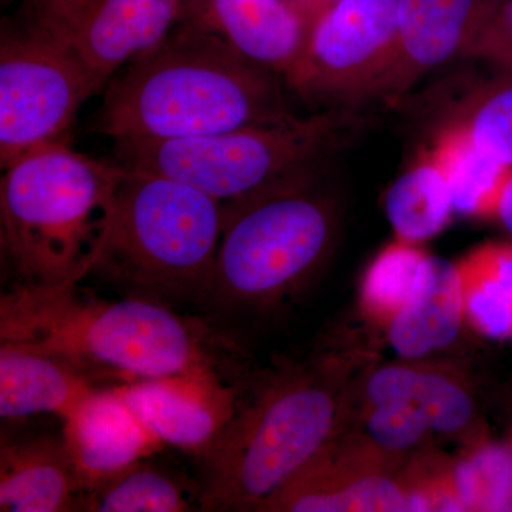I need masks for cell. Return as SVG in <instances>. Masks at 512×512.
<instances>
[{
	"mask_svg": "<svg viewBox=\"0 0 512 512\" xmlns=\"http://www.w3.org/2000/svg\"><path fill=\"white\" fill-rule=\"evenodd\" d=\"M281 77L252 63L200 19L174 26L114 74L94 116L110 137L173 140L292 119Z\"/></svg>",
	"mask_w": 512,
	"mask_h": 512,
	"instance_id": "6da1fadb",
	"label": "cell"
},
{
	"mask_svg": "<svg viewBox=\"0 0 512 512\" xmlns=\"http://www.w3.org/2000/svg\"><path fill=\"white\" fill-rule=\"evenodd\" d=\"M0 342L62 359L93 382L228 376V348L204 323L143 298L86 295L77 284L3 292Z\"/></svg>",
	"mask_w": 512,
	"mask_h": 512,
	"instance_id": "7a4b0ae2",
	"label": "cell"
},
{
	"mask_svg": "<svg viewBox=\"0 0 512 512\" xmlns=\"http://www.w3.org/2000/svg\"><path fill=\"white\" fill-rule=\"evenodd\" d=\"M348 363L282 367L249 394L201 454V511L262 512L346 430Z\"/></svg>",
	"mask_w": 512,
	"mask_h": 512,
	"instance_id": "3957f363",
	"label": "cell"
},
{
	"mask_svg": "<svg viewBox=\"0 0 512 512\" xmlns=\"http://www.w3.org/2000/svg\"><path fill=\"white\" fill-rule=\"evenodd\" d=\"M2 171L0 249L15 284H79L106 237L123 168L50 141Z\"/></svg>",
	"mask_w": 512,
	"mask_h": 512,
	"instance_id": "277c9868",
	"label": "cell"
},
{
	"mask_svg": "<svg viewBox=\"0 0 512 512\" xmlns=\"http://www.w3.org/2000/svg\"><path fill=\"white\" fill-rule=\"evenodd\" d=\"M121 168L109 228L90 274L158 298L205 299L224 207L181 181Z\"/></svg>",
	"mask_w": 512,
	"mask_h": 512,
	"instance_id": "5b68a950",
	"label": "cell"
},
{
	"mask_svg": "<svg viewBox=\"0 0 512 512\" xmlns=\"http://www.w3.org/2000/svg\"><path fill=\"white\" fill-rule=\"evenodd\" d=\"M343 114L323 110L281 123L211 136L113 140L114 163L164 175L234 207L286 185L312 180L313 167L345 126Z\"/></svg>",
	"mask_w": 512,
	"mask_h": 512,
	"instance_id": "8992f818",
	"label": "cell"
},
{
	"mask_svg": "<svg viewBox=\"0 0 512 512\" xmlns=\"http://www.w3.org/2000/svg\"><path fill=\"white\" fill-rule=\"evenodd\" d=\"M224 229L205 299L262 311L298 295L332 249L336 212L312 180L224 208Z\"/></svg>",
	"mask_w": 512,
	"mask_h": 512,
	"instance_id": "52a82bcc",
	"label": "cell"
},
{
	"mask_svg": "<svg viewBox=\"0 0 512 512\" xmlns=\"http://www.w3.org/2000/svg\"><path fill=\"white\" fill-rule=\"evenodd\" d=\"M107 82L62 42L16 13L0 28V165L63 141L80 107Z\"/></svg>",
	"mask_w": 512,
	"mask_h": 512,
	"instance_id": "ba28073f",
	"label": "cell"
},
{
	"mask_svg": "<svg viewBox=\"0 0 512 512\" xmlns=\"http://www.w3.org/2000/svg\"><path fill=\"white\" fill-rule=\"evenodd\" d=\"M399 0H335L316 16L285 82L318 103L372 97L392 62Z\"/></svg>",
	"mask_w": 512,
	"mask_h": 512,
	"instance_id": "9c48e42d",
	"label": "cell"
},
{
	"mask_svg": "<svg viewBox=\"0 0 512 512\" xmlns=\"http://www.w3.org/2000/svg\"><path fill=\"white\" fill-rule=\"evenodd\" d=\"M18 15L109 83L177 25L183 8L168 0H22Z\"/></svg>",
	"mask_w": 512,
	"mask_h": 512,
	"instance_id": "30bf717a",
	"label": "cell"
},
{
	"mask_svg": "<svg viewBox=\"0 0 512 512\" xmlns=\"http://www.w3.org/2000/svg\"><path fill=\"white\" fill-rule=\"evenodd\" d=\"M412 511L406 467L346 430L262 512Z\"/></svg>",
	"mask_w": 512,
	"mask_h": 512,
	"instance_id": "8fae6325",
	"label": "cell"
},
{
	"mask_svg": "<svg viewBox=\"0 0 512 512\" xmlns=\"http://www.w3.org/2000/svg\"><path fill=\"white\" fill-rule=\"evenodd\" d=\"M225 376L156 377L117 384L141 423L160 443L200 457L217 439L241 399Z\"/></svg>",
	"mask_w": 512,
	"mask_h": 512,
	"instance_id": "7c38bea8",
	"label": "cell"
},
{
	"mask_svg": "<svg viewBox=\"0 0 512 512\" xmlns=\"http://www.w3.org/2000/svg\"><path fill=\"white\" fill-rule=\"evenodd\" d=\"M500 2L399 0L392 62L373 96L394 99L454 57H464Z\"/></svg>",
	"mask_w": 512,
	"mask_h": 512,
	"instance_id": "4fadbf2b",
	"label": "cell"
},
{
	"mask_svg": "<svg viewBox=\"0 0 512 512\" xmlns=\"http://www.w3.org/2000/svg\"><path fill=\"white\" fill-rule=\"evenodd\" d=\"M62 436L86 487L153 457L163 446L128 406L119 386L90 393L63 420Z\"/></svg>",
	"mask_w": 512,
	"mask_h": 512,
	"instance_id": "5bb4252c",
	"label": "cell"
},
{
	"mask_svg": "<svg viewBox=\"0 0 512 512\" xmlns=\"http://www.w3.org/2000/svg\"><path fill=\"white\" fill-rule=\"evenodd\" d=\"M84 490L63 436L2 437L0 511H82Z\"/></svg>",
	"mask_w": 512,
	"mask_h": 512,
	"instance_id": "9a60e30c",
	"label": "cell"
},
{
	"mask_svg": "<svg viewBox=\"0 0 512 512\" xmlns=\"http://www.w3.org/2000/svg\"><path fill=\"white\" fill-rule=\"evenodd\" d=\"M205 25L252 63L286 79L298 63L312 20L285 0H210Z\"/></svg>",
	"mask_w": 512,
	"mask_h": 512,
	"instance_id": "2e32d148",
	"label": "cell"
},
{
	"mask_svg": "<svg viewBox=\"0 0 512 512\" xmlns=\"http://www.w3.org/2000/svg\"><path fill=\"white\" fill-rule=\"evenodd\" d=\"M363 403H406L429 424L434 436L466 439L478 436L473 394L456 377L429 366L387 365L373 370L363 383Z\"/></svg>",
	"mask_w": 512,
	"mask_h": 512,
	"instance_id": "e0dca14e",
	"label": "cell"
},
{
	"mask_svg": "<svg viewBox=\"0 0 512 512\" xmlns=\"http://www.w3.org/2000/svg\"><path fill=\"white\" fill-rule=\"evenodd\" d=\"M97 387L62 359L0 342V416L20 420L53 414L62 421Z\"/></svg>",
	"mask_w": 512,
	"mask_h": 512,
	"instance_id": "ac0fdd59",
	"label": "cell"
},
{
	"mask_svg": "<svg viewBox=\"0 0 512 512\" xmlns=\"http://www.w3.org/2000/svg\"><path fill=\"white\" fill-rule=\"evenodd\" d=\"M464 323L463 286L457 264L433 256L426 281L384 332L397 355L421 359L451 345Z\"/></svg>",
	"mask_w": 512,
	"mask_h": 512,
	"instance_id": "d6986e66",
	"label": "cell"
},
{
	"mask_svg": "<svg viewBox=\"0 0 512 512\" xmlns=\"http://www.w3.org/2000/svg\"><path fill=\"white\" fill-rule=\"evenodd\" d=\"M138 460L123 470L87 485L82 511L183 512L200 508L201 488L150 461Z\"/></svg>",
	"mask_w": 512,
	"mask_h": 512,
	"instance_id": "ffe728a7",
	"label": "cell"
},
{
	"mask_svg": "<svg viewBox=\"0 0 512 512\" xmlns=\"http://www.w3.org/2000/svg\"><path fill=\"white\" fill-rule=\"evenodd\" d=\"M464 319L485 338L512 340V242H490L456 262Z\"/></svg>",
	"mask_w": 512,
	"mask_h": 512,
	"instance_id": "44dd1931",
	"label": "cell"
},
{
	"mask_svg": "<svg viewBox=\"0 0 512 512\" xmlns=\"http://www.w3.org/2000/svg\"><path fill=\"white\" fill-rule=\"evenodd\" d=\"M396 239L421 244L446 228L454 214L450 187L431 150L397 178L384 198Z\"/></svg>",
	"mask_w": 512,
	"mask_h": 512,
	"instance_id": "7402d4cb",
	"label": "cell"
},
{
	"mask_svg": "<svg viewBox=\"0 0 512 512\" xmlns=\"http://www.w3.org/2000/svg\"><path fill=\"white\" fill-rule=\"evenodd\" d=\"M446 175L454 212L491 218L512 168L481 153L460 127L448 124L430 148Z\"/></svg>",
	"mask_w": 512,
	"mask_h": 512,
	"instance_id": "603a6c76",
	"label": "cell"
},
{
	"mask_svg": "<svg viewBox=\"0 0 512 512\" xmlns=\"http://www.w3.org/2000/svg\"><path fill=\"white\" fill-rule=\"evenodd\" d=\"M431 262L419 245L400 239L373 259L360 285V308L373 325L387 329L426 281Z\"/></svg>",
	"mask_w": 512,
	"mask_h": 512,
	"instance_id": "cb8c5ba5",
	"label": "cell"
},
{
	"mask_svg": "<svg viewBox=\"0 0 512 512\" xmlns=\"http://www.w3.org/2000/svg\"><path fill=\"white\" fill-rule=\"evenodd\" d=\"M448 477L461 511H512V436L468 444Z\"/></svg>",
	"mask_w": 512,
	"mask_h": 512,
	"instance_id": "d4e9b609",
	"label": "cell"
},
{
	"mask_svg": "<svg viewBox=\"0 0 512 512\" xmlns=\"http://www.w3.org/2000/svg\"><path fill=\"white\" fill-rule=\"evenodd\" d=\"M450 124L460 127L485 156L512 168V73L498 72L478 86Z\"/></svg>",
	"mask_w": 512,
	"mask_h": 512,
	"instance_id": "484cf974",
	"label": "cell"
},
{
	"mask_svg": "<svg viewBox=\"0 0 512 512\" xmlns=\"http://www.w3.org/2000/svg\"><path fill=\"white\" fill-rule=\"evenodd\" d=\"M363 404L360 434L355 436L390 460L403 464L434 437L426 420L406 403L384 400Z\"/></svg>",
	"mask_w": 512,
	"mask_h": 512,
	"instance_id": "4316f807",
	"label": "cell"
},
{
	"mask_svg": "<svg viewBox=\"0 0 512 512\" xmlns=\"http://www.w3.org/2000/svg\"><path fill=\"white\" fill-rule=\"evenodd\" d=\"M464 57L483 60L497 72L512 73V0H501Z\"/></svg>",
	"mask_w": 512,
	"mask_h": 512,
	"instance_id": "83f0119b",
	"label": "cell"
},
{
	"mask_svg": "<svg viewBox=\"0 0 512 512\" xmlns=\"http://www.w3.org/2000/svg\"><path fill=\"white\" fill-rule=\"evenodd\" d=\"M491 220L500 222L501 227L512 237V171L498 194Z\"/></svg>",
	"mask_w": 512,
	"mask_h": 512,
	"instance_id": "f1b7e54d",
	"label": "cell"
},
{
	"mask_svg": "<svg viewBox=\"0 0 512 512\" xmlns=\"http://www.w3.org/2000/svg\"><path fill=\"white\" fill-rule=\"evenodd\" d=\"M333 2H335V0H319V13L322 12L323 9L328 8L329 5H332Z\"/></svg>",
	"mask_w": 512,
	"mask_h": 512,
	"instance_id": "f546056e",
	"label": "cell"
},
{
	"mask_svg": "<svg viewBox=\"0 0 512 512\" xmlns=\"http://www.w3.org/2000/svg\"><path fill=\"white\" fill-rule=\"evenodd\" d=\"M168 2L175 3V5L181 6V8H184L185 2H188V0H168Z\"/></svg>",
	"mask_w": 512,
	"mask_h": 512,
	"instance_id": "4dcf8cb0",
	"label": "cell"
}]
</instances>
